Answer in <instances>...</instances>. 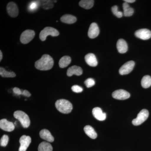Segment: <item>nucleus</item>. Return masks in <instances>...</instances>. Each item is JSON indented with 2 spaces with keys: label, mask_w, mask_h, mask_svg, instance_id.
I'll return each mask as SVG.
<instances>
[{
  "label": "nucleus",
  "mask_w": 151,
  "mask_h": 151,
  "mask_svg": "<svg viewBox=\"0 0 151 151\" xmlns=\"http://www.w3.org/2000/svg\"><path fill=\"white\" fill-rule=\"evenodd\" d=\"M54 65V61L50 55H43L40 59L35 63V67L38 70H50Z\"/></svg>",
  "instance_id": "nucleus-1"
},
{
  "label": "nucleus",
  "mask_w": 151,
  "mask_h": 151,
  "mask_svg": "<svg viewBox=\"0 0 151 151\" xmlns=\"http://www.w3.org/2000/svg\"><path fill=\"white\" fill-rule=\"evenodd\" d=\"M55 107L60 113L64 114L70 113L73 109V105L68 100L60 99L55 102Z\"/></svg>",
  "instance_id": "nucleus-2"
},
{
  "label": "nucleus",
  "mask_w": 151,
  "mask_h": 151,
  "mask_svg": "<svg viewBox=\"0 0 151 151\" xmlns=\"http://www.w3.org/2000/svg\"><path fill=\"white\" fill-rule=\"evenodd\" d=\"M14 117L18 120L24 128H27L30 124L29 117L23 111H17L14 113Z\"/></svg>",
  "instance_id": "nucleus-3"
},
{
  "label": "nucleus",
  "mask_w": 151,
  "mask_h": 151,
  "mask_svg": "<svg viewBox=\"0 0 151 151\" xmlns=\"http://www.w3.org/2000/svg\"><path fill=\"white\" fill-rule=\"evenodd\" d=\"M59 35V32L58 31L54 28L51 27H46L41 31L40 34V38L41 40L44 41L46 40V38L49 35L52 37H56Z\"/></svg>",
  "instance_id": "nucleus-4"
},
{
  "label": "nucleus",
  "mask_w": 151,
  "mask_h": 151,
  "mask_svg": "<svg viewBox=\"0 0 151 151\" xmlns=\"http://www.w3.org/2000/svg\"><path fill=\"white\" fill-rule=\"evenodd\" d=\"M149 111L146 109H143L138 114L137 117L132 121V124L134 126H137L144 123L148 118Z\"/></svg>",
  "instance_id": "nucleus-5"
},
{
  "label": "nucleus",
  "mask_w": 151,
  "mask_h": 151,
  "mask_svg": "<svg viewBox=\"0 0 151 151\" xmlns=\"http://www.w3.org/2000/svg\"><path fill=\"white\" fill-rule=\"evenodd\" d=\"M35 36V32L33 30L30 29L26 30L22 33L21 35L20 39L21 42L24 44L28 43L31 41L32 40Z\"/></svg>",
  "instance_id": "nucleus-6"
},
{
  "label": "nucleus",
  "mask_w": 151,
  "mask_h": 151,
  "mask_svg": "<svg viewBox=\"0 0 151 151\" xmlns=\"http://www.w3.org/2000/svg\"><path fill=\"white\" fill-rule=\"evenodd\" d=\"M134 65V62L132 60L126 63L119 69V73L122 75L129 74L133 70Z\"/></svg>",
  "instance_id": "nucleus-7"
},
{
  "label": "nucleus",
  "mask_w": 151,
  "mask_h": 151,
  "mask_svg": "<svg viewBox=\"0 0 151 151\" xmlns=\"http://www.w3.org/2000/svg\"><path fill=\"white\" fill-rule=\"evenodd\" d=\"M112 96L117 100H125L129 98L130 94L124 89H119L113 92Z\"/></svg>",
  "instance_id": "nucleus-8"
},
{
  "label": "nucleus",
  "mask_w": 151,
  "mask_h": 151,
  "mask_svg": "<svg viewBox=\"0 0 151 151\" xmlns=\"http://www.w3.org/2000/svg\"><path fill=\"white\" fill-rule=\"evenodd\" d=\"M31 142V138L29 136L23 135L19 139L20 147L19 149V151H26L27 150Z\"/></svg>",
  "instance_id": "nucleus-9"
},
{
  "label": "nucleus",
  "mask_w": 151,
  "mask_h": 151,
  "mask_svg": "<svg viewBox=\"0 0 151 151\" xmlns=\"http://www.w3.org/2000/svg\"><path fill=\"white\" fill-rule=\"evenodd\" d=\"M137 37L143 40H147L151 37V31L147 29H142L138 30L135 33Z\"/></svg>",
  "instance_id": "nucleus-10"
},
{
  "label": "nucleus",
  "mask_w": 151,
  "mask_h": 151,
  "mask_svg": "<svg viewBox=\"0 0 151 151\" xmlns=\"http://www.w3.org/2000/svg\"><path fill=\"white\" fill-rule=\"evenodd\" d=\"M7 11L10 16L12 17H16L19 14V10L15 3L11 2L7 6Z\"/></svg>",
  "instance_id": "nucleus-11"
},
{
  "label": "nucleus",
  "mask_w": 151,
  "mask_h": 151,
  "mask_svg": "<svg viewBox=\"0 0 151 151\" xmlns=\"http://www.w3.org/2000/svg\"><path fill=\"white\" fill-rule=\"evenodd\" d=\"M0 128L6 132H11L14 129L15 126L12 122H9L6 119H3L0 121Z\"/></svg>",
  "instance_id": "nucleus-12"
},
{
  "label": "nucleus",
  "mask_w": 151,
  "mask_h": 151,
  "mask_svg": "<svg viewBox=\"0 0 151 151\" xmlns=\"http://www.w3.org/2000/svg\"><path fill=\"white\" fill-rule=\"evenodd\" d=\"M100 33V30L97 24L92 23L90 25L88 30V35L91 39L95 38Z\"/></svg>",
  "instance_id": "nucleus-13"
},
{
  "label": "nucleus",
  "mask_w": 151,
  "mask_h": 151,
  "mask_svg": "<svg viewBox=\"0 0 151 151\" xmlns=\"http://www.w3.org/2000/svg\"><path fill=\"white\" fill-rule=\"evenodd\" d=\"M92 114L94 118L99 121H104L106 118V113H103L102 109L99 107L93 108L92 110Z\"/></svg>",
  "instance_id": "nucleus-14"
},
{
  "label": "nucleus",
  "mask_w": 151,
  "mask_h": 151,
  "mask_svg": "<svg viewBox=\"0 0 151 151\" xmlns=\"http://www.w3.org/2000/svg\"><path fill=\"white\" fill-rule=\"evenodd\" d=\"M83 73L82 68L77 65H73L68 68L67 71V75L71 76L73 75L80 76Z\"/></svg>",
  "instance_id": "nucleus-15"
},
{
  "label": "nucleus",
  "mask_w": 151,
  "mask_h": 151,
  "mask_svg": "<svg viewBox=\"0 0 151 151\" xmlns=\"http://www.w3.org/2000/svg\"><path fill=\"white\" fill-rule=\"evenodd\" d=\"M85 60L88 65L92 67H95L98 64L96 56L93 53H88L85 56Z\"/></svg>",
  "instance_id": "nucleus-16"
},
{
  "label": "nucleus",
  "mask_w": 151,
  "mask_h": 151,
  "mask_svg": "<svg viewBox=\"0 0 151 151\" xmlns=\"http://www.w3.org/2000/svg\"><path fill=\"white\" fill-rule=\"evenodd\" d=\"M117 48L120 53H126L128 49V45L126 41L122 39H119L117 42Z\"/></svg>",
  "instance_id": "nucleus-17"
},
{
  "label": "nucleus",
  "mask_w": 151,
  "mask_h": 151,
  "mask_svg": "<svg viewBox=\"0 0 151 151\" xmlns=\"http://www.w3.org/2000/svg\"><path fill=\"white\" fill-rule=\"evenodd\" d=\"M40 136L42 139L50 142H52L54 140V137L48 130H42L40 132Z\"/></svg>",
  "instance_id": "nucleus-18"
},
{
  "label": "nucleus",
  "mask_w": 151,
  "mask_h": 151,
  "mask_svg": "<svg viewBox=\"0 0 151 151\" xmlns=\"http://www.w3.org/2000/svg\"><path fill=\"white\" fill-rule=\"evenodd\" d=\"M76 18L70 14H65L60 18V20L62 22L68 24H72L76 22Z\"/></svg>",
  "instance_id": "nucleus-19"
},
{
  "label": "nucleus",
  "mask_w": 151,
  "mask_h": 151,
  "mask_svg": "<svg viewBox=\"0 0 151 151\" xmlns=\"http://www.w3.org/2000/svg\"><path fill=\"white\" fill-rule=\"evenodd\" d=\"M84 129L85 134L91 139H95L97 137V133L94 131V129L91 126L89 125L85 126Z\"/></svg>",
  "instance_id": "nucleus-20"
},
{
  "label": "nucleus",
  "mask_w": 151,
  "mask_h": 151,
  "mask_svg": "<svg viewBox=\"0 0 151 151\" xmlns=\"http://www.w3.org/2000/svg\"><path fill=\"white\" fill-rule=\"evenodd\" d=\"M124 9V16L129 17L132 16L134 13V10L131 7L128 3L124 2L123 4Z\"/></svg>",
  "instance_id": "nucleus-21"
},
{
  "label": "nucleus",
  "mask_w": 151,
  "mask_h": 151,
  "mask_svg": "<svg viewBox=\"0 0 151 151\" xmlns=\"http://www.w3.org/2000/svg\"><path fill=\"white\" fill-rule=\"evenodd\" d=\"M71 59L70 56H64L59 61V65L61 68H64L67 67L68 65L70 64L71 62Z\"/></svg>",
  "instance_id": "nucleus-22"
},
{
  "label": "nucleus",
  "mask_w": 151,
  "mask_h": 151,
  "mask_svg": "<svg viewBox=\"0 0 151 151\" xmlns=\"http://www.w3.org/2000/svg\"><path fill=\"white\" fill-rule=\"evenodd\" d=\"M94 4V1L92 0H82L79 2V5L83 8L89 9L93 6Z\"/></svg>",
  "instance_id": "nucleus-23"
},
{
  "label": "nucleus",
  "mask_w": 151,
  "mask_h": 151,
  "mask_svg": "<svg viewBox=\"0 0 151 151\" xmlns=\"http://www.w3.org/2000/svg\"><path fill=\"white\" fill-rule=\"evenodd\" d=\"M38 151H52V147L51 144L47 142H42L39 145Z\"/></svg>",
  "instance_id": "nucleus-24"
},
{
  "label": "nucleus",
  "mask_w": 151,
  "mask_h": 151,
  "mask_svg": "<svg viewBox=\"0 0 151 151\" xmlns=\"http://www.w3.org/2000/svg\"><path fill=\"white\" fill-rule=\"evenodd\" d=\"M141 84L143 88H148L151 86V77L149 75H146L143 77L141 81Z\"/></svg>",
  "instance_id": "nucleus-25"
},
{
  "label": "nucleus",
  "mask_w": 151,
  "mask_h": 151,
  "mask_svg": "<svg viewBox=\"0 0 151 151\" xmlns=\"http://www.w3.org/2000/svg\"><path fill=\"white\" fill-rule=\"evenodd\" d=\"M0 75L3 77H14L16 74L14 72L7 71L4 68H0Z\"/></svg>",
  "instance_id": "nucleus-26"
},
{
  "label": "nucleus",
  "mask_w": 151,
  "mask_h": 151,
  "mask_svg": "<svg viewBox=\"0 0 151 151\" xmlns=\"http://www.w3.org/2000/svg\"><path fill=\"white\" fill-rule=\"evenodd\" d=\"M40 5L42 6V8L45 9H48L52 8L53 7L52 1H40Z\"/></svg>",
  "instance_id": "nucleus-27"
},
{
  "label": "nucleus",
  "mask_w": 151,
  "mask_h": 151,
  "mask_svg": "<svg viewBox=\"0 0 151 151\" xmlns=\"http://www.w3.org/2000/svg\"><path fill=\"white\" fill-rule=\"evenodd\" d=\"M40 5V1H34L31 2L28 6L29 10L31 12L35 11Z\"/></svg>",
  "instance_id": "nucleus-28"
},
{
  "label": "nucleus",
  "mask_w": 151,
  "mask_h": 151,
  "mask_svg": "<svg viewBox=\"0 0 151 151\" xmlns=\"http://www.w3.org/2000/svg\"><path fill=\"white\" fill-rule=\"evenodd\" d=\"M112 12L115 15L116 17L119 18H122L124 15V13L118 10V7L117 6H114L112 7Z\"/></svg>",
  "instance_id": "nucleus-29"
},
{
  "label": "nucleus",
  "mask_w": 151,
  "mask_h": 151,
  "mask_svg": "<svg viewBox=\"0 0 151 151\" xmlns=\"http://www.w3.org/2000/svg\"><path fill=\"white\" fill-rule=\"evenodd\" d=\"M9 141V138L8 136L6 135H4L1 139V142H0L1 146H2V147H6L7 145H8Z\"/></svg>",
  "instance_id": "nucleus-30"
},
{
  "label": "nucleus",
  "mask_w": 151,
  "mask_h": 151,
  "mask_svg": "<svg viewBox=\"0 0 151 151\" xmlns=\"http://www.w3.org/2000/svg\"><path fill=\"white\" fill-rule=\"evenodd\" d=\"M95 81L94 79L92 78H87V79L84 81V84L86 86L87 88H90L92 87L95 84Z\"/></svg>",
  "instance_id": "nucleus-31"
},
{
  "label": "nucleus",
  "mask_w": 151,
  "mask_h": 151,
  "mask_svg": "<svg viewBox=\"0 0 151 151\" xmlns=\"http://www.w3.org/2000/svg\"><path fill=\"white\" fill-rule=\"evenodd\" d=\"M73 92H76V93H80L83 91V89L81 86H78V85H73L71 87Z\"/></svg>",
  "instance_id": "nucleus-32"
},
{
  "label": "nucleus",
  "mask_w": 151,
  "mask_h": 151,
  "mask_svg": "<svg viewBox=\"0 0 151 151\" xmlns=\"http://www.w3.org/2000/svg\"><path fill=\"white\" fill-rule=\"evenodd\" d=\"M13 91L15 94L18 95H21V94H22V91L17 87H14L13 89Z\"/></svg>",
  "instance_id": "nucleus-33"
},
{
  "label": "nucleus",
  "mask_w": 151,
  "mask_h": 151,
  "mask_svg": "<svg viewBox=\"0 0 151 151\" xmlns=\"http://www.w3.org/2000/svg\"><path fill=\"white\" fill-rule=\"evenodd\" d=\"M22 95H23V96H26V97H30L31 94L29 93V91L27 90H24L22 91Z\"/></svg>",
  "instance_id": "nucleus-34"
},
{
  "label": "nucleus",
  "mask_w": 151,
  "mask_h": 151,
  "mask_svg": "<svg viewBox=\"0 0 151 151\" xmlns=\"http://www.w3.org/2000/svg\"><path fill=\"white\" fill-rule=\"evenodd\" d=\"M125 2L127 3H133L135 2V0H124Z\"/></svg>",
  "instance_id": "nucleus-35"
},
{
  "label": "nucleus",
  "mask_w": 151,
  "mask_h": 151,
  "mask_svg": "<svg viewBox=\"0 0 151 151\" xmlns=\"http://www.w3.org/2000/svg\"><path fill=\"white\" fill-rule=\"evenodd\" d=\"M3 58V55L2 52L1 51H0V61H1L2 59Z\"/></svg>",
  "instance_id": "nucleus-36"
}]
</instances>
